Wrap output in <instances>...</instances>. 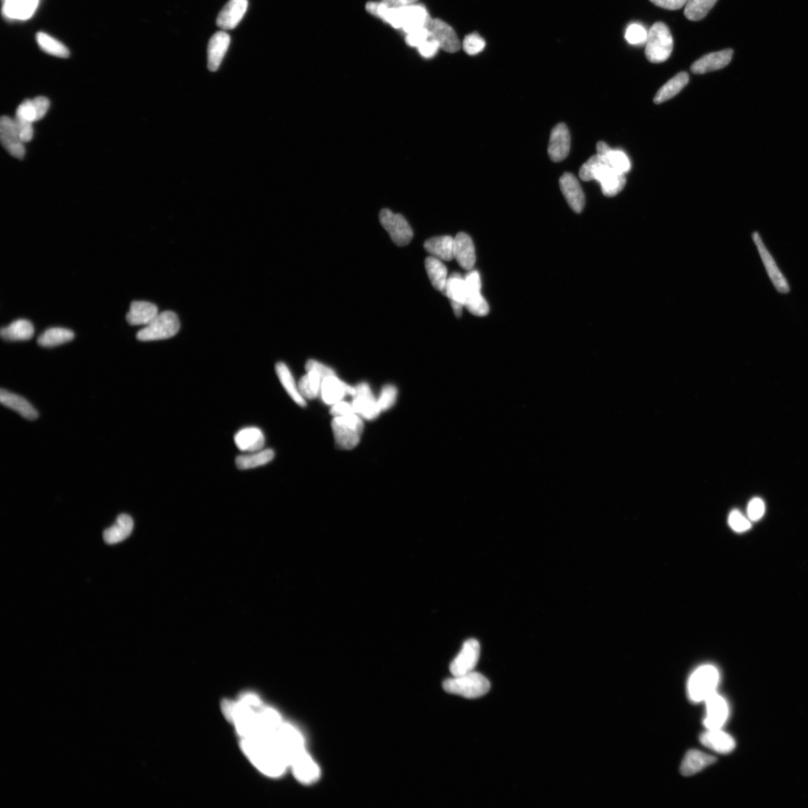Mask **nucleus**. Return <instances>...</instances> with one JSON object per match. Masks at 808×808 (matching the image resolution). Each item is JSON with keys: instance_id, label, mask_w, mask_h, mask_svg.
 Listing matches in <instances>:
<instances>
[{"instance_id": "cd10ccee", "label": "nucleus", "mask_w": 808, "mask_h": 808, "mask_svg": "<svg viewBox=\"0 0 808 808\" xmlns=\"http://www.w3.org/2000/svg\"><path fill=\"white\" fill-rule=\"evenodd\" d=\"M158 314V309L154 303L145 301H133L130 304L126 319L130 325H148Z\"/></svg>"}, {"instance_id": "7ed1b4c3", "label": "nucleus", "mask_w": 808, "mask_h": 808, "mask_svg": "<svg viewBox=\"0 0 808 808\" xmlns=\"http://www.w3.org/2000/svg\"><path fill=\"white\" fill-rule=\"evenodd\" d=\"M446 692L466 699H477L489 692L491 682L481 673L472 671L461 676L448 679L443 682Z\"/></svg>"}, {"instance_id": "3c124183", "label": "nucleus", "mask_w": 808, "mask_h": 808, "mask_svg": "<svg viewBox=\"0 0 808 808\" xmlns=\"http://www.w3.org/2000/svg\"><path fill=\"white\" fill-rule=\"evenodd\" d=\"M14 121L21 141L23 143L30 142L33 137V128L32 122L25 120H21L17 118H16Z\"/></svg>"}, {"instance_id": "f8f14e48", "label": "nucleus", "mask_w": 808, "mask_h": 808, "mask_svg": "<svg viewBox=\"0 0 808 808\" xmlns=\"http://www.w3.org/2000/svg\"><path fill=\"white\" fill-rule=\"evenodd\" d=\"M480 644L475 639H470L464 643L462 650L453 661L450 671L454 677L467 675L473 671L479 662Z\"/></svg>"}, {"instance_id": "a19ab883", "label": "nucleus", "mask_w": 808, "mask_h": 808, "mask_svg": "<svg viewBox=\"0 0 808 808\" xmlns=\"http://www.w3.org/2000/svg\"><path fill=\"white\" fill-rule=\"evenodd\" d=\"M324 379L314 372H307L298 384L300 393L305 399H314L320 396Z\"/></svg>"}, {"instance_id": "37998d69", "label": "nucleus", "mask_w": 808, "mask_h": 808, "mask_svg": "<svg viewBox=\"0 0 808 808\" xmlns=\"http://www.w3.org/2000/svg\"><path fill=\"white\" fill-rule=\"evenodd\" d=\"M37 42L42 50L48 54L60 58H67L69 56L68 49L63 44L44 32L37 35Z\"/></svg>"}, {"instance_id": "8fccbe9b", "label": "nucleus", "mask_w": 808, "mask_h": 808, "mask_svg": "<svg viewBox=\"0 0 808 808\" xmlns=\"http://www.w3.org/2000/svg\"><path fill=\"white\" fill-rule=\"evenodd\" d=\"M429 39V30L423 28L407 34L406 43L410 47H419L422 44Z\"/></svg>"}, {"instance_id": "9b49d317", "label": "nucleus", "mask_w": 808, "mask_h": 808, "mask_svg": "<svg viewBox=\"0 0 808 808\" xmlns=\"http://www.w3.org/2000/svg\"><path fill=\"white\" fill-rule=\"evenodd\" d=\"M464 278L467 288V297L464 307L475 316H486L489 312V308L487 302L482 295V281L479 273L470 271Z\"/></svg>"}, {"instance_id": "79ce46f5", "label": "nucleus", "mask_w": 808, "mask_h": 808, "mask_svg": "<svg viewBox=\"0 0 808 808\" xmlns=\"http://www.w3.org/2000/svg\"><path fill=\"white\" fill-rule=\"evenodd\" d=\"M717 1L718 0H688L685 6L684 15L690 20L699 21L708 15Z\"/></svg>"}, {"instance_id": "58836bf2", "label": "nucleus", "mask_w": 808, "mask_h": 808, "mask_svg": "<svg viewBox=\"0 0 808 808\" xmlns=\"http://www.w3.org/2000/svg\"><path fill=\"white\" fill-rule=\"evenodd\" d=\"M0 334L7 341H27L34 335V327L30 322L20 319L12 322L7 327H3Z\"/></svg>"}, {"instance_id": "39448f33", "label": "nucleus", "mask_w": 808, "mask_h": 808, "mask_svg": "<svg viewBox=\"0 0 808 808\" xmlns=\"http://www.w3.org/2000/svg\"><path fill=\"white\" fill-rule=\"evenodd\" d=\"M719 682V672L713 666H703L697 668L688 683V692L694 702H705L710 695L716 692Z\"/></svg>"}, {"instance_id": "bb28decb", "label": "nucleus", "mask_w": 808, "mask_h": 808, "mask_svg": "<svg viewBox=\"0 0 808 808\" xmlns=\"http://www.w3.org/2000/svg\"><path fill=\"white\" fill-rule=\"evenodd\" d=\"M596 154L611 168L621 173L626 175L631 169V164L627 154L622 151L611 149L604 142L597 143Z\"/></svg>"}, {"instance_id": "4c0bfd02", "label": "nucleus", "mask_w": 808, "mask_h": 808, "mask_svg": "<svg viewBox=\"0 0 808 808\" xmlns=\"http://www.w3.org/2000/svg\"><path fill=\"white\" fill-rule=\"evenodd\" d=\"M275 457L272 449L260 450L250 454L241 455L236 459V466L240 470H247L264 466L271 462Z\"/></svg>"}, {"instance_id": "423d86ee", "label": "nucleus", "mask_w": 808, "mask_h": 808, "mask_svg": "<svg viewBox=\"0 0 808 808\" xmlns=\"http://www.w3.org/2000/svg\"><path fill=\"white\" fill-rule=\"evenodd\" d=\"M180 329L177 314L166 311L158 314L154 319L137 334V338L142 341L168 339L175 336Z\"/></svg>"}, {"instance_id": "a211bd4d", "label": "nucleus", "mask_w": 808, "mask_h": 808, "mask_svg": "<svg viewBox=\"0 0 808 808\" xmlns=\"http://www.w3.org/2000/svg\"><path fill=\"white\" fill-rule=\"evenodd\" d=\"M248 0H229L216 19V24L224 30L237 27L248 8Z\"/></svg>"}, {"instance_id": "ddd939ff", "label": "nucleus", "mask_w": 808, "mask_h": 808, "mask_svg": "<svg viewBox=\"0 0 808 808\" xmlns=\"http://www.w3.org/2000/svg\"><path fill=\"white\" fill-rule=\"evenodd\" d=\"M706 716L704 721L707 730L721 729L729 716V707L723 697L716 692L710 695L705 701Z\"/></svg>"}, {"instance_id": "20e7f679", "label": "nucleus", "mask_w": 808, "mask_h": 808, "mask_svg": "<svg viewBox=\"0 0 808 808\" xmlns=\"http://www.w3.org/2000/svg\"><path fill=\"white\" fill-rule=\"evenodd\" d=\"M332 430L337 446L342 449L350 450L360 443L364 423L356 413L338 416L333 420Z\"/></svg>"}, {"instance_id": "9d476101", "label": "nucleus", "mask_w": 808, "mask_h": 808, "mask_svg": "<svg viewBox=\"0 0 808 808\" xmlns=\"http://www.w3.org/2000/svg\"><path fill=\"white\" fill-rule=\"evenodd\" d=\"M352 402L355 412L366 420L377 419L382 412L368 384L362 383L355 387Z\"/></svg>"}, {"instance_id": "f03ea898", "label": "nucleus", "mask_w": 808, "mask_h": 808, "mask_svg": "<svg viewBox=\"0 0 808 808\" xmlns=\"http://www.w3.org/2000/svg\"><path fill=\"white\" fill-rule=\"evenodd\" d=\"M673 42L669 28L662 22L654 24L648 31L645 56L652 63L665 62L673 51Z\"/></svg>"}, {"instance_id": "49530a36", "label": "nucleus", "mask_w": 808, "mask_h": 808, "mask_svg": "<svg viewBox=\"0 0 808 808\" xmlns=\"http://www.w3.org/2000/svg\"><path fill=\"white\" fill-rule=\"evenodd\" d=\"M398 397V389L393 385H387L384 386L379 395L378 404L381 411H386L393 408L396 403Z\"/></svg>"}, {"instance_id": "dca6fc26", "label": "nucleus", "mask_w": 808, "mask_h": 808, "mask_svg": "<svg viewBox=\"0 0 808 808\" xmlns=\"http://www.w3.org/2000/svg\"><path fill=\"white\" fill-rule=\"evenodd\" d=\"M570 149V134L565 124L557 125L551 132L548 154L553 162L564 161Z\"/></svg>"}, {"instance_id": "c9c22d12", "label": "nucleus", "mask_w": 808, "mask_h": 808, "mask_svg": "<svg viewBox=\"0 0 808 808\" xmlns=\"http://www.w3.org/2000/svg\"><path fill=\"white\" fill-rule=\"evenodd\" d=\"M276 371L281 385L292 400L302 408L306 406L305 399L300 394L299 387L288 367L283 362H278L276 365Z\"/></svg>"}, {"instance_id": "0eeeda50", "label": "nucleus", "mask_w": 808, "mask_h": 808, "mask_svg": "<svg viewBox=\"0 0 808 808\" xmlns=\"http://www.w3.org/2000/svg\"><path fill=\"white\" fill-rule=\"evenodd\" d=\"M379 222L398 246H407L412 240L413 237L412 228L401 214L384 209L379 213Z\"/></svg>"}, {"instance_id": "1a4fd4ad", "label": "nucleus", "mask_w": 808, "mask_h": 808, "mask_svg": "<svg viewBox=\"0 0 808 808\" xmlns=\"http://www.w3.org/2000/svg\"><path fill=\"white\" fill-rule=\"evenodd\" d=\"M601 161L594 169L593 180L601 183L602 192L606 197H616L625 187L626 176L611 168L601 157Z\"/></svg>"}, {"instance_id": "5fc2aeb1", "label": "nucleus", "mask_w": 808, "mask_h": 808, "mask_svg": "<svg viewBox=\"0 0 808 808\" xmlns=\"http://www.w3.org/2000/svg\"><path fill=\"white\" fill-rule=\"evenodd\" d=\"M305 369L307 372H316L323 379L330 376L336 375L335 372L332 369H330L329 367L313 360L306 363Z\"/></svg>"}, {"instance_id": "2f4dec72", "label": "nucleus", "mask_w": 808, "mask_h": 808, "mask_svg": "<svg viewBox=\"0 0 808 808\" xmlns=\"http://www.w3.org/2000/svg\"><path fill=\"white\" fill-rule=\"evenodd\" d=\"M717 759L697 750H691L685 755L680 772L684 776H691L701 772L709 765L716 762Z\"/></svg>"}, {"instance_id": "4468645a", "label": "nucleus", "mask_w": 808, "mask_h": 808, "mask_svg": "<svg viewBox=\"0 0 808 808\" xmlns=\"http://www.w3.org/2000/svg\"><path fill=\"white\" fill-rule=\"evenodd\" d=\"M401 29L407 34L415 30L429 29L431 19L426 7L422 4H413L400 8Z\"/></svg>"}, {"instance_id": "aec40b11", "label": "nucleus", "mask_w": 808, "mask_h": 808, "mask_svg": "<svg viewBox=\"0 0 808 808\" xmlns=\"http://www.w3.org/2000/svg\"><path fill=\"white\" fill-rule=\"evenodd\" d=\"M559 185L572 210L581 213L585 204V197L577 178L571 173H565L561 177Z\"/></svg>"}, {"instance_id": "f3484780", "label": "nucleus", "mask_w": 808, "mask_h": 808, "mask_svg": "<svg viewBox=\"0 0 808 808\" xmlns=\"http://www.w3.org/2000/svg\"><path fill=\"white\" fill-rule=\"evenodd\" d=\"M0 139L5 149L12 156L23 159L25 154L24 143L20 139L15 121L8 116L0 120Z\"/></svg>"}, {"instance_id": "f257e3e1", "label": "nucleus", "mask_w": 808, "mask_h": 808, "mask_svg": "<svg viewBox=\"0 0 808 808\" xmlns=\"http://www.w3.org/2000/svg\"><path fill=\"white\" fill-rule=\"evenodd\" d=\"M240 746L251 762L269 777H281L290 767L276 737L242 738Z\"/></svg>"}, {"instance_id": "a878e982", "label": "nucleus", "mask_w": 808, "mask_h": 808, "mask_svg": "<svg viewBox=\"0 0 808 808\" xmlns=\"http://www.w3.org/2000/svg\"><path fill=\"white\" fill-rule=\"evenodd\" d=\"M700 739L704 746L720 754H729L736 747L735 740L721 729L707 730Z\"/></svg>"}, {"instance_id": "b1692460", "label": "nucleus", "mask_w": 808, "mask_h": 808, "mask_svg": "<svg viewBox=\"0 0 808 808\" xmlns=\"http://www.w3.org/2000/svg\"><path fill=\"white\" fill-rule=\"evenodd\" d=\"M290 767L296 778L304 785H311L320 778L319 767L306 752L293 760Z\"/></svg>"}, {"instance_id": "6ab92c4d", "label": "nucleus", "mask_w": 808, "mask_h": 808, "mask_svg": "<svg viewBox=\"0 0 808 808\" xmlns=\"http://www.w3.org/2000/svg\"><path fill=\"white\" fill-rule=\"evenodd\" d=\"M442 293L450 300L455 314L458 317H460L467 297L465 278L458 273L451 274L448 278L446 286Z\"/></svg>"}, {"instance_id": "603ef678", "label": "nucleus", "mask_w": 808, "mask_h": 808, "mask_svg": "<svg viewBox=\"0 0 808 808\" xmlns=\"http://www.w3.org/2000/svg\"><path fill=\"white\" fill-rule=\"evenodd\" d=\"M601 159L597 154L591 157L581 167L580 177L583 181L593 180V173L595 167Z\"/></svg>"}, {"instance_id": "ea45409f", "label": "nucleus", "mask_w": 808, "mask_h": 808, "mask_svg": "<svg viewBox=\"0 0 808 808\" xmlns=\"http://www.w3.org/2000/svg\"><path fill=\"white\" fill-rule=\"evenodd\" d=\"M75 338L71 330L65 328H51L39 338V345L44 348H54L71 341Z\"/></svg>"}, {"instance_id": "09e8293b", "label": "nucleus", "mask_w": 808, "mask_h": 808, "mask_svg": "<svg viewBox=\"0 0 808 808\" xmlns=\"http://www.w3.org/2000/svg\"><path fill=\"white\" fill-rule=\"evenodd\" d=\"M30 122L37 121V115L32 100L24 101L17 109L16 117Z\"/></svg>"}, {"instance_id": "6e6d98bb", "label": "nucleus", "mask_w": 808, "mask_h": 808, "mask_svg": "<svg viewBox=\"0 0 808 808\" xmlns=\"http://www.w3.org/2000/svg\"><path fill=\"white\" fill-rule=\"evenodd\" d=\"M439 48L438 43L430 38L422 44L418 50L424 58L431 59L436 55Z\"/></svg>"}, {"instance_id": "72a5a7b5", "label": "nucleus", "mask_w": 808, "mask_h": 808, "mask_svg": "<svg viewBox=\"0 0 808 808\" xmlns=\"http://www.w3.org/2000/svg\"><path fill=\"white\" fill-rule=\"evenodd\" d=\"M39 0H5L4 13L11 20H24L32 16Z\"/></svg>"}, {"instance_id": "a18cd8bd", "label": "nucleus", "mask_w": 808, "mask_h": 808, "mask_svg": "<svg viewBox=\"0 0 808 808\" xmlns=\"http://www.w3.org/2000/svg\"><path fill=\"white\" fill-rule=\"evenodd\" d=\"M648 31L639 23H632L625 34L627 41L633 45H643L647 42Z\"/></svg>"}, {"instance_id": "052dcab7", "label": "nucleus", "mask_w": 808, "mask_h": 808, "mask_svg": "<svg viewBox=\"0 0 808 808\" xmlns=\"http://www.w3.org/2000/svg\"><path fill=\"white\" fill-rule=\"evenodd\" d=\"M419 0H382L390 8H403L417 4Z\"/></svg>"}, {"instance_id": "de8ad7c7", "label": "nucleus", "mask_w": 808, "mask_h": 808, "mask_svg": "<svg viewBox=\"0 0 808 808\" xmlns=\"http://www.w3.org/2000/svg\"><path fill=\"white\" fill-rule=\"evenodd\" d=\"M728 523L734 532L739 533L748 531L752 527L750 521L738 510H734L730 513Z\"/></svg>"}, {"instance_id": "4be33fe9", "label": "nucleus", "mask_w": 808, "mask_h": 808, "mask_svg": "<svg viewBox=\"0 0 808 808\" xmlns=\"http://www.w3.org/2000/svg\"><path fill=\"white\" fill-rule=\"evenodd\" d=\"M733 55L732 49L706 54L692 64L691 71L695 75H704L724 68L731 62Z\"/></svg>"}, {"instance_id": "4d7b16f0", "label": "nucleus", "mask_w": 808, "mask_h": 808, "mask_svg": "<svg viewBox=\"0 0 808 808\" xmlns=\"http://www.w3.org/2000/svg\"><path fill=\"white\" fill-rule=\"evenodd\" d=\"M330 412H331V414L334 416V417H338V416H345L356 413L355 412L352 403H350L343 400L333 404V405H332L331 411Z\"/></svg>"}, {"instance_id": "f704fd0d", "label": "nucleus", "mask_w": 808, "mask_h": 808, "mask_svg": "<svg viewBox=\"0 0 808 808\" xmlns=\"http://www.w3.org/2000/svg\"><path fill=\"white\" fill-rule=\"evenodd\" d=\"M689 81L690 76L687 72L679 73L659 89L654 97V103L659 104L671 99L682 90Z\"/></svg>"}, {"instance_id": "5701e85b", "label": "nucleus", "mask_w": 808, "mask_h": 808, "mask_svg": "<svg viewBox=\"0 0 808 808\" xmlns=\"http://www.w3.org/2000/svg\"><path fill=\"white\" fill-rule=\"evenodd\" d=\"M230 42L231 37L224 31H219L212 37L207 47L208 69L212 71L218 70L228 51Z\"/></svg>"}, {"instance_id": "bf43d9fd", "label": "nucleus", "mask_w": 808, "mask_h": 808, "mask_svg": "<svg viewBox=\"0 0 808 808\" xmlns=\"http://www.w3.org/2000/svg\"><path fill=\"white\" fill-rule=\"evenodd\" d=\"M650 1L658 7L675 11L685 6L688 0H650Z\"/></svg>"}, {"instance_id": "2eb2a0df", "label": "nucleus", "mask_w": 808, "mask_h": 808, "mask_svg": "<svg viewBox=\"0 0 808 808\" xmlns=\"http://www.w3.org/2000/svg\"><path fill=\"white\" fill-rule=\"evenodd\" d=\"M428 30L430 32V38L436 42L439 47L446 52L453 54L460 50V42L455 31L446 22L434 19Z\"/></svg>"}, {"instance_id": "c756f323", "label": "nucleus", "mask_w": 808, "mask_h": 808, "mask_svg": "<svg viewBox=\"0 0 808 808\" xmlns=\"http://www.w3.org/2000/svg\"><path fill=\"white\" fill-rule=\"evenodd\" d=\"M454 243L455 238L451 236H440L426 240L424 247L434 258L449 262L455 259Z\"/></svg>"}, {"instance_id": "13d9d810", "label": "nucleus", "mask_w": 808, "mask_h": 808, "mask_svg": "<svg viewBox=\"0 0 808 808\" xmlns=\"http://www.w3.org/2000/svg\"><path fill=\"white\" fill-rule=\"evenodd\" d=\"M37 115V121L42 119L47 114L50 102L45 97H37L32 100Z\"/></svg>"}, {"instance_id": "412c9836", "label": "nucleus", "mask_w": 808, "mask_h": 808, "mask_svg": "<svg viewBox=\"0 0 808 808\" xmlns=\"http://www.w3.org/2000/svg\"><path fill=\"white\" fill-rule=\"evenodd\" d=\"M354 393L355 387L341 381L336 375H334L324 379L320 396L327 405H333L346 396H353Z\"/></svg>"}, {"instance_id": "c03bdc74", "label": "nucleus", "mask_w": 808, "mask_h": 808, "mask_svg": "<svg viewBox=\"0 0 808 808\" xmlns=\"http://www.w3.org/2000/svg\"><path fill=\"white\" fill-rule=\"evenodd\" d=\"M486 47V42L482 37L477 33H471L465 37L463 42V49L470 56L482 53Z\"/></svg>"}, {"instance_id": "473e14b6", "label": "nucleus", "mask_w": 808, "mask_h": 808, "mask_svg": "<svg viewBox=\"0 0 808 808\" xmlns=\"http://www.w3.org/2000/svg\"><path fill=\"white\" fill-rule=\"evenodd\" d=\"M133 520L128 514H121L111 527L104 532V540L109 545L123 541L132 533Z\"/></svg>"}, {"instance_id": "393cba45", "label": "nucleus", "mask_w": 808, "mask_h": 808, "mask_svg": "<svg viewBox=\"0 0 808 808\" xmlns=\"http://www.w3.org/2000/svg\"><path fill=\"white\" fill-rule=\"evenodd\" d=\"M454 257L463 269L472 271L476 262V255L473 241L467 234L461 232L455 238Z\"/></svg>"}, {"instance_id": "e433bc0d", "label": "nucleus", "mask_w": 808, "mask_h": 808, "mask_svg": "<svg viewBox=\"0 0 808 808\" xmlns=\"http://www.w3.org/2000/svg\"><path fill=\"white\" fill-rule=\"evenodd\" d=\"M425 268L432 286L436 290L443 292L448 278L447 268L443 261L433 256L428 257L425 260Z\"/></svg>"}, {"instance_id": "864d4df0", "label": "nucleus", "mask_w": 808, "mask_h": 808, "mask_svg": "<svg viewBox=\"0 0 808 808\" xmlns=\"http://www.w3.org/2000/svg\"><path fill=\"white\" fill-rule=\"evenodd\" d=\"M765 513V504L760 498H753L748 506V516L751 521L761 520Z\"/></svg>"}, {"instance_id": "6e6552de", "label": "nucleus", "mask_w": 808, "mask_h": 808, "mask_svg": "<svg viewBox=\"0 0 808 808\" xmlns=\"http://www.w3.org/2000/svg\"><path fill=\"white\" fill-rule=\"evenodd\" d=\"M752 239L756 245L759 255H760L766 273L772 281L775 288L781 295H786L790 291L788 279L781 271L773 256L771 255L766 245L758 232H754Z\"/></svg>"}, {"instance_id": "c85d7f7f", "label": "nucleus", "mask_w": 808, "mask_h": 808, "mask_svg": "<svg viewBox=\"0 0 808 808\" xmlns=\"http://www.w3.org/2000/svg\"><path fill=\"white\" fill-rule=\"evenodd\" d=\"M0 401L3 405L16 411L22 417L28 420H35L39 417V412L27 400L4 388L0 391Z\"/></svg>"}, {"instance_id": "7c9ffc66", "label": "nucleus", "mask_w": 808, "mask_h": 808, "mask_svg": "<svg viewBox=\"0 0 808 808\" xmlns=\"http://www.w3.org/2000/svg\"><path fill=\"white\" fill-rule=\"evenodd\" d=\"M235 442L239 450L251 453L262 449L265 438L259 428L247 427L235 435Z\"/></svg>"}]
</instances>
